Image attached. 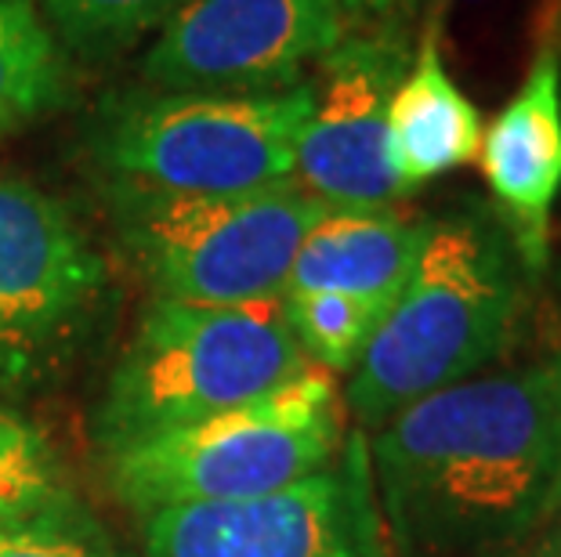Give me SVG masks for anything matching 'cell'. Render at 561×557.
I'll use <instances>...</instances> for the list:
<instances>
[{"instance_id": "ffe728a7", "label": "cell", "mask_w": 561, "mask_h": 557, "mask_svg": "<svg viewBox=\"0 0 561 557\" xmlns=\"http://www.w3.org/2000/svg\"><path fill=\"white\" fill-rule=\"evenodd\" d=\"M482 557H536V554L525 550L522 543H518V547H504V550H493V554H482Z\"/></svg>"}, {"instance_id": "d6986e66", "label": "cell", "mask_w": 561, "mask_h": 557, "mask_svg": "<svg viewBox=\"0 0 561 557\" xmlns=\"http://www.w3.org/2000/svg\"><path fill=\"white\" fill-rule=\"evenodd\" d=\"M529 550H533L536 557H561V489H558V496H554L551 511H547L540 525H536Z\"/></svg>"}, {"instance_id": "277c9868", "label": "cell", "mask_w": 561, "mask_h": 557, "mask_svg": "<svg viewBox=\"0 0 561 557\" xmlns=\"http://www.w3.org/2000/svg\"><path fill=\"white\" fill-rule=\"evenodd\" d=\"M348 438L337 376L308 365L247 406L214 413L105 453L113 496L138 518L196 503H236L312 478Z\"/></svg>"}, {"instance_id": "9c48e42d", "label": "cell", "mask_w": 561, "mask_h": 557, "mask_svg": "<svg viewBox=\"0 0 561 557\" xmlns=\"http://www.w3.org/2000/svg\"><path fill=\"white\" fill-rule=\"evenodd\" d=\"M341 0H188L141 77L160 91H279L344 40Z\"/></svg>"}, {"instance_id": "7c38bea8", "label": "cell", "mask_w": 561, "mask_h": 557, "mask_svg": "<svg viewBox=\"0 0 561 557\" xmlns=\"http://www.w3.org/2000/svg\"><path fill=\"white\" fill-rule=\"evenodd\" d=\"M424 218L399 207L327 210L297 246L283 298L294 293H341L391 312L413 276L427 240Z\"/></svg>"}, {"instance_id": "8992f818", "label": "cell", "mask_w": 561, "mask_h": 557, "mask_svg": "<svg viewBox=\"0 0 561 557\" xmlns=\"http://www.w3.org/2000/svg\"><path fill=\"white\" fill-rule=\"evenodd\" d=\"M301 185L167 196L110 185L116 240L157 298L243 304L283 298L297 246L327 214Z\"/></svg>"}, {"instance_id": "6da1fadb", "label": "cell", "mask_w": 561, "mask_h": 557, "mask_svg": "<svg viewBox=\"0 0 561 557\" xmlns=\"http://www.w3.org/2000/svg\"><path fill=\"white\" fill-rule=\"evenodd\" d=\"M391 557L518 547L561 489V384L551 365L416 398L366 434Z\"/></svg>"}, {"instance_id": "8fae6325", "label": "cell", "mask_w": 561, "mask_h": 557, "mask_svg": "<svg viewBox=\"0 0 561 557\" xmlns=\"http://www.w3.org/2000/svg\"><path fill=\"white\" fill-rule=\"evenodd\" d=\"M479 160L522 271L540 276L561 193V22L543 30L518 94L482 130Z\"/></svg>"}, {"instance_id": "ac0fdd59", "label": "cell", "mask_w": 561, "mask_h": 557, "mask_svg": "<svg viewBox=\"0 0 561 557\" xmlns=\"http://www.w3.org/2000/svg\"><path fill=\"white\" fill-rule=\"evenodd\" d=\"M0 557H99L69 503L0 521Z\"/></svg>"}, {"instance_id": "5b68a950", "label": "cell", "mask_w": 561, "mask_h": 557, "mask_svg": "<svg viewBox=\"0 0 561 557\" xmlns=\"http://www.w3.org/2000/svg\"><path fill=\"white\" fill-rule=\"evenodd\" d=\"M312 84L279 91H130L105 102L91 156L113 188L167 196L254 193L294 177Z\"/></svg>"}, {"instance_id": "e0dca14e", "label": "cell", "mask_w": 561, "mask_h": 557, "mask_svg": "<svg viewBox=\"0 0 561 557\" xmlns=\"http://www.w3.org/2000/svg\"><path fill=\"white\" fill-rule=\"evenodd\" d=\"M188 0H41V15L58 40L77 51H113L163 30Z\"/></svg>"}, {"instance_id": "9a60e30c", "label": "cell", "mask_w": 561, "mask_h": 557, "mask_svg": "<svg viewBox=\"0 0 561 557\" xmlns=\"http://www.w3.org/2000/svg\"><path fill=\"white\" fill-rule=\"evenodd\" d=\"M283 301L308 362L322 365L333 376L352 373L359 365L366 344L374 340L377 326L388 315L366 301L341 298V293H294Z\"/></svg>"}, {"instance_id": "52a82bcc", "label": "cell", "mask_w": 561, "mask_h": 557, "mask_svg": "<svg viewBox=\"0 0 561 557\" xmlns=\"http://www.w3.org/2000/svg\"><path fill=\"white\" fill-rule=\"evenodd\" d=\"M138 557H391L366 434L290 489L138 518Z\"/></svg>"}, {"instance_id": "7a4b0ae2", "label": "cell", "mask_w": 561, "mask_h": 557, "mask_svg": "<svg viewBox=\"0 0 561 557\" xmlns=\"http://www.w3.org/2000/svg\"><path fill=\"white\" fill-rule=\"evenodd\" d=\"M518 312L522 265L504 224L479 210L432 221L410 282L348 373L355 428L369 434L416 398L479 376L515 337Z\"/></svg>"}, {"instance_id": "44dd1931", "label": "cell", "mask_w": 561, "mask_h": 557, "mask_svg": "<svg viewBox=\"0 0 561 557\" xmlns=\"http://www.w3.org/2000/svg\"><path fill=\"white\" fill-rule=\"evenodd\" d=\"M551 370H554V376H558V384H561V351H558V359L551 362Z\"/></svg>"}, {"instance_id": "ba28073f", "label": "cell", "mask_w": 561, "mask_h": 557, "mask_svg": "<svg viewBox=\"0 0 561 557\" xmlns=\"http://www.w3.org/2000/svg\"><path fill=\"white\" fill-rule=\"evenodd\" d=\"M105 265L73 214L0 174V384H30L73 351L102 298Z\"/></svg>"}, {"instance_id": "2e32d148", "label": "cell", "mask_w": 561, "mask_h": 557, "mask_svg": "<svg viewBox=\"0 0 561 557\" xmlns=\"http://www.w3.org/2000/svg\"><path fill=\"white\" fill-rule=\"evenodd\" d=\"M69 503L66 474L47 434L0 406V521Z\"/></svg>"}, {"instance_id": "30bf717a", "label": "cell", "mask_w": 561, "mask_h": 557, "mask_svg": "<svg viewBox=\"0 0 561 557\" xmlns=\"http://www.w3.org/2000/svg\"><path fill=\"white\" fill-rule=\"evenodd\" d=\"M410 66L391 37H344L322 58L294 182L330 210L396 207L405 196L388 152V105Z\"/></svg>"}, {"instance_id": "5bb4252c", "label": "cell", "mask_w": 561, "mask_h": 557, "mask_svg": "<svg viewBox=\"0 0 561 557\" xmlns=\"http://www.w3.org/2000/svg\"><path fill=\"white\" fill-rule=\"evenodd\" d=\"M69 69L33 0H0V135L62 105Z\"/></svg>"}, {"instance_id": "3957f363", "label": "cell", "mask_w": 561, "mask_h": 557, "mask_svg": "<svg viewBox=\"0 0 561 557\" xmlns=\"http://www.w3.org/2000/svg\"><path fill=\"white\" fill-rule=\"evenodd\" d=\"M286 301L199 304L152 298L94 409L102 456L247 406L308 370Z\"/></svg>"}, {"instance_id": "4fadbf2b", "label": "cell", "mask_w": 561, "mask_h": 557, "mask_svg": "<svg viewBox=\"0 0 561 557\" xmlns=\"http://www.w3.org/2000/svg\"><path fill=\"white\" fill-rule=\"evenodd\" d=\"M482 116L442 62L438 22L424 30L413 66H405L388 105V152L410 193L479 156Z\"/></svg>"}]
</instances>
